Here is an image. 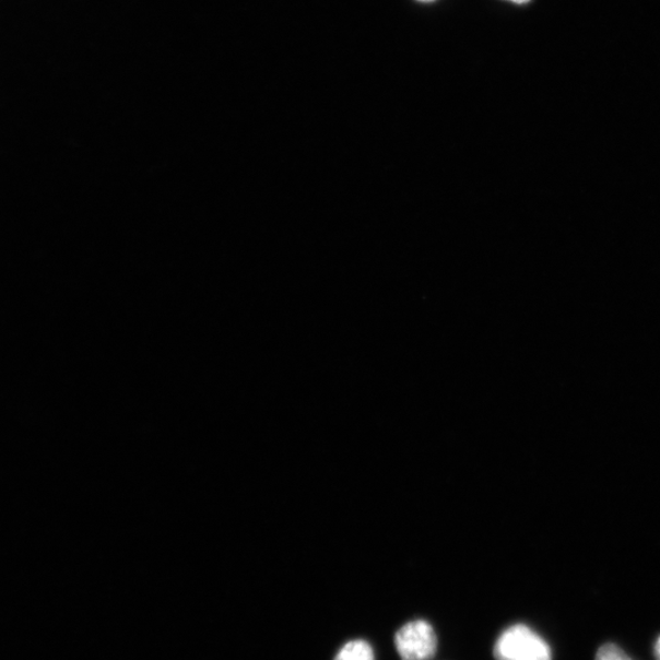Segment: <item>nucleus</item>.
<instances>
[{"label":"nucleus","mask_w":660,"mask_h":660,"mask_svg":"<svg viewBox=\"0 0 660 660\" xmlns=\"http://www.w3.org/2000/svg\"><path fill=\"white\" fill-rule=\"evenodd\" d=\"M656 657L658 660H660V637L658 638V641L656 644Z\"/></svg>","instance_id":"obj_5"},{"label":"nucleus","mask_w":660,"mask_h":660,"mask_svg":"<svg viewBox=\"0 0 660 660\" xmlns=\"http://www.w3.org/2000/svg\"><path fill=\"white\" fill-rule=\"evenodd\" d=\"M334 660H375V652L365 639H354L340 649Z\"/></svg>","instance_id":"obj_3"},{"label":"nucleus","mask_w":660,"mask_h":660,"mask_svg":"<svg viewBox=\"0 0 660 660\" xmlns=\"http://www.w3.org/2000/svg\"><path fill=\"white\" fill-rule=\"evenodd\" d=\"M397 651L401 660H431L437 652V636L426 621H414L399 628Z\"/></svg>","instance_id":"obj_2"},{"label":"nucleus","mask_w":660,"mask_h":660,"mask_svg":"<svg viewBox=\"0 0 660 660\" xmlns=\"http://www.w3.org/2000/svg\"><path fill=\"white\" fill-rule=\"evenodd\" d=\"M493 652L497 660H552L550 645L523 624L508 627L498 637Z\"/></svg>","instance_id":"obj_1"},{"label":"nucleus","mask_w":660,"mask_h":660,"mask_svg":"<svg viewBox=\"0 0 660 660\" xmlns=\"http://www.w3.org/2000/svg\"><path fill=\"white\" fill-rule=\"evenodd\" d=\"M596 660H633L628 657L622 648L616 645L606 644L598 651Z\"/></svg>","instance_id":"obj_4"},{"label":"nucleus","mask_w":660,"mask_h":660,"mask_svg":"<svg viewBox=\"0 0 660 660\" xmlns=\"http://www.w3.org/2000/svg\"><path fill=\"white\" fill-rule=\"evenodd\" d=\"M422 2H427V0H422Z\"/></svg>","instance_id":"obj_7"},{"label":"nucleus","mask_w":660,"mask_h":660,"mask_svg":"<svg viewBox=\"0 0 660 660\" xmlns=\"http://www.w3.org/2000/svg\"><path fill=\"white\" fill-rule=\"evenodd\" d=\"M510 2L517 3V4H523V3L530 2V0H510Z\"/></svg>","instance_id":"obj_6"}]
</instances>
